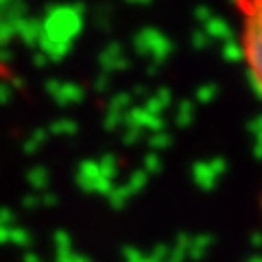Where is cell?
Masks as SVG:
<instances>
[{
    "label": "cell",
    "instance_id": "cell-2",
    "mask_svg": "<svg viewBox=\"0 0 262 262\" xmlns=\"http://www.w3.org/2000/svg\"><path fill=\"white\" fill-rule=\"evenodd\" d=\"M0 81H13V72L7 63L0 61Z\"/></svg>",
    "mask_w": 262,
    "mask_h": 262
},
{
    "label": "cell",
    "instance_id": "cell-1",
    "mask_svg": "<svg viewBox=\"0 0 262 262\" xmlns=\"http://www.w3.org/2000/svg\"><path fill=\"white\" fill-rule=\"evenodd\" d=\"M243 22V57L256 85L262 90V0H236Z\"/></svg>",
    "mask_w": 262,
    "mask_h": 262
}]
</instances>
